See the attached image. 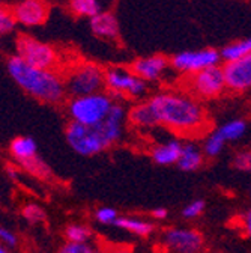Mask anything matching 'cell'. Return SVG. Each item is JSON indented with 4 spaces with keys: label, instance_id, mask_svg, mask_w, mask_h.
Here are the masks:
<instances>
[{
    "label": "cell",
    "instance_id": "obj_1",
    "mask_svg": "<svg viewBox=\"0 0 251 253\" xmlns=\"http://www.w3.org/2000/svg\"><path fill=\"white\" fill-rule=\"evenodd\" d=\"M156 125L170 133L185 137L199 139L211 133V119L203 104L186 92L163 90L147 100Z\"/></svg>",
    "mask_w": 251,
    "mask_h": 253
},
{
    "label": "cell",
    "instance_id": "obj_2",
    "mask_svg": "<svg viewBox=\"0 0 251 253\" xmlns=\"http://www.w3.org/2000/svg\"><path fill=\"white\" fill-rule=\"evenodd\" d=\"M6 68L11 79L35 100L45 104H60L67 97V87L64 76L56 70H41L26 63L17 54L9 56Z\"/></svg>",
    "mask_w": 251,
    "mask_h": 253
},
{
    "label": "cell",
    "instance_id": "obj_3",
    "mask_svg": "<svg viewBox=\"0 0 251 253\" xmlns=\"http://www.w3.org/2000/svg\"><path fill=\"white\" fill-rule=\"evenodd\" d=\"M65 137L71 149L83 157L98 155L106 149L114 146L103 122L97 125H83L71 121L67 125Z\"/></svg>",
    "mask_w": 251,
    "mask_h": 253
},
{
    "label": "cell",
    "instance_id": "obj_4",
    "mask_svg": "<svg viewBox=\"0 0 251 253\" xmlns=\"http://www.w3.org/2000/svg\"><path fill=\"white\" fill-rule=\"evenodd\" d=\"M116 100L108 92H97L84 97H74L67 104L68 116L72 122L83 125H97L111 112Z\"/></svg>",
    "mask_w": 251,
    "mask_h": 253
},
{
    "label": "cell",
    "instance_id": "obj_5",
    "mask_svg": "<svg viewBox=\"0 0 251 253\" xmlns=\"http://www.w3.org/2000/svg\"><path fill=\"white\" fill-rule=\"evenodd\" d=\"M67 93L71 97H84L106 89V70L97 63L80 62L64 76Z\"/></svg>",
    "mask_w": 251,
    "mask_h": 253
},
{
    "label": "cell",
    "instance_id": "obj_6",
    "mask_svg": "<svg viewBox=\"0 0 251 253\" xmlns=\"http://www.w3.org/2000/svg\"><path fill=\"white\" fill-rule=\"evenodd\" d=\"M106 89L114 100H142L147 95L149 83L130 67H111L106 70Z\"/></svg>",
    "mask_w": 251,
    "mask_h": 253
},
{
    "label": "cell",
    "instance_id": "obj_7",
    "mask_svg": "<svg viewBox=\"0 0 251 253\" xmlns=\"http://www.w3.org/2000/svg\"><path fill=\"white\" fill-rule=\"evenodd\" d=\"M183 83L186 93H190L191 97L197 98L199 101L216 100L227 90L223 68L219 65L186 76L183 79Z\"/></svg>",
    "mask_w": 251,
    "mask_h": 253
},
{
    "label": "cell",
    "instance_id": "obj_8",
    "mask_svg": "<svg viewBox=\"0 0 251 253\" xmlns=\"http://www.w3.org/2000/svg\"><path fill=\"white\" fill-rule=\"evenodd\" d=\"M15 54L35 68L54 70L59 67V54L56 48L47 42L35 40L29 35H20L15 41Z\"/></svg>",
    "mask_w": 251,
    "mask_h": 253
},
{
    "label": "cell",
    "instance_id": "obj_9",
    "mask_svg": "<svg viewBox=\"0 0 251 253\" xmlns=\"http://www.w3.org/2000/svg\"><path fill=\"white\" fill-rule=\"evenodd\" d=\"M221 53L215 48H200V50H186L176 53L170 57V67L183 77L200 73L203 70L218 67L221 62Z\"/></svg>",
    "mask_w": 251,
    "mask_h": 253
},
{
    "label": "cell",
    "instance_id": "obj_10",
    "mask_svg": "<svg viewBox=\"0 0 251 253\" xmlns=\"http://www.w3.org/2000/svg\"><path fill=\"white\" fill-rule=\"evenodd\" d=\"M161 243L169 253H205V237L196 228H166Z\"/></svg>",
    "mask_w": 251,
    "mask_h": 253
},
{
    "label": "cell",
    "instance_id": "obj_11",
    "mask_svg": "<svg viewBox=\"0 0 251 253\" xmlns=\"http://www.w3.org/2000/svg\"><path fill=\"white\" fill-rule=\"evenodd\" d=\"M221 68L227 90L233 93H245L251 90V54L238 60L224 62Z\"/></svg>",
    "mask_w": 251,
    "mask_h": 253
},
{
    "label": "cell",
    "instance_id": "obj_12",
    "mask_svg": "<svg viewBox=\"0 0 251 253\" xmlns=\"http://www.w3.org/2000/svg\"><path fill=\"white\" fill-rule=\"evenodd\" d=\"M131 71L137 74L142 80L153 83L161 80L170 67V59L163 54H150L136 59L131 65Z\"/></svg>",
    "mask_w": 251,
    "mask_h": 253
},
{
    "label": "cell",
    "instance_id": "obj_13",
    "mask_svg": "<svg viewBox=\"0 0 251 253\" xmlns=\"http://www.w3.org/2000/svg\"><path fill=\"white\" fill-rule=\"evenodd\" d=\"M48 3L45 0H21L12 8L15 21L26 27L42 26L48 18Z\"/></svg>",
    "mask_w": 251,
    "mask_h": 253
},
{
    "label": "cell",
    "instance_id": "obj_14",
    "mask_svg": "<svg viewBox=\"0 0 251 253\" xmlns=\"http://www.w3.org/2000/svg\"><path fill=\"white\" fill-rule=\"evenodd\" d=\"M90 29L95 37L107 41H116L120 35L119 21L110 11H101L98 15L90 18Z\"/></svg>",
    "mask_w": 251,
    "mask_h": 253
},
{
    "label": "cell",
    "instance_id": "obj_15",
    "mask_svg": "<svg viewBox=\"0 0 251 253\" xmlns=\"http://www.w3.org/2000/svg\"><path fill=\"white\" fill-rule=\"evenodd\" d=\"M182 146H183V142H180L179 139H172V140L152 146L149 155L152 158V162L160 166L178 165L180 154H182Z\"/></svg>",
    "mask_w": 251,
    "mask_h": 253
},
{
    "label": "cell",
    "instance_id": "obj_16",
    "mask_svg": "<svg viewBox=\"0 0 251 253\" xmlns=\"http://www.w3.org/2000/svg\"><path fill=\"white\" fill-rule=\"evenodd\" d=\"M203 155H205L203 149H200L194 142H191V140L183 142L182 154H180V158H179V162H178L176 166L182 172H196L205 163V157Z\"/></svg>",
    "mask_w": 251,
    "mask_h": 253
},
{
    "label": "cell",
    "instance_id": "obj_17",
    "mask_svg": "<svg viewBox=\"0 0 251 253\" xmlns=\"http://www.w3.org/2000/svg\"><path fill=\"white\" fill-rule=\"evenodd\" d=\"M114 226L140 238H146L155 232V225L150 220L139 218L137 215H119Z\"/></svg>",
    "mask_w": 251,
    "mask_h": 253
},
{
    "label": "cell",
    "instance_id": "obj_18",
    "mask_svg": "<svg viewBox=\"0 0 251 253\" xmlns=\"http://www.w3.org/2000/svg\"><path fill=\"white\" fill-rule=\"evenodd\" d=\"M128 122L137 126V128H153V126H158L147 100L137 103L128 110Z\"/></svg>",
    "mask_w": 251,
    "mask_h": 253
},
{
    "label": "cell",
    "instance_id": "obj_19",
    "mask_svg": "<svg viewBox=\"0 0 251 253\" xmlns=\"http://www.w3.org/2000/svg\"><path fill=\"white\" fill-rule=\"evenodd\" d=\"M11 152L21 163V162H26V160H30V158L36 157L38 155V146L32 137L20 136L11 142Z\"/></svg>",
    "mask_w": 251,
    "mask_h": 253
},
{
    "label": "cell",
    "instance_id": "obj_20",
    "mask_svg": "<svg viewBox=\"0 0 251 253\" xmlns=\"http://www.w3.org/2000/svg\"><path fill=\"white\" fill-rule=\"evenodd\" d=\"M247 128H248V125H247L245 119L235 118V119L224 122L223 125H219L215 130L219 133V136H221L227 143V142H236V140L242 139L247 133Z\"/></svg>",
    "mask_w": 251,
    "mask_h": 253
},
{
    "label": "cell",
    "instance_id": "obj_21",
    "mask_svg": "<svg viewBox=\"0 0 251 253\" xmlns=\"http://www.w3.org/2000/svg\"><path fill=\"white\" fill-rule=\"evenodd\" d=\"M219 53H221V59L224 62L238 60L241 57L250 56L251 54V37L238 40V41H233V42L224 45L221 50H219Z\"/></svg>",
    "mask_w": 251,
    "mask_h": 253
},
{
    "label": "cell",
    "instance_id": "obj_22",
    "mask_svg": "<svg viewBox=\"0 0 251 253\" xmlns=\"http://www.w3.org/2000/svg\"><path fill=\"white\" fill-rule=\"evenodd\" d=\"M70 9L77 17L93 18L101 12L98 0H70Z\"/></svg>",
    "mask_w": 251,
    "mask_h": 253
},
{
    "label": "cell",
    "instance_id": "obj_23",
    "mask_svg": "<svg viewBox=\"0 0 251 253\" xmlns=\"http://www.w3.org/2000/svg\"><path fill=\"white\" fill-rule=\"evenodd\" d=\"M64 234H65L67 241H71V243H87L93 237L92 228L87 226V225H83V223H70V225H67Z\"/></svg>",
    "mask_w": 251,
    "mask_h": 253
},
{
    "label": "cell",
    "instance_id": "obj_24",
    "mask_svg": "<svg viewBox=\"0 0 251 253\" xmlns=\"http://www.w3.org/2000/svg\"><path fill=\"white\" fill-rule=\"evenodd\" d=\"M29 173H32L34 176L36 178H41V179H50L53 176L51 173V169L50 166L42 160L41 157H34L30 158V160H26V162H21L20 163Z\"/></svg>",
    "mask_w": 251,
    "mask_h": 253
},
{
    "label": "cell",
    "instance_id": "obj_25",
    "mask_svg": "<svg viewBox=\"0 0 251 253\" xmlns=\"http://www.w3.org/2000/svg\"><path fill=\"white\" fill-rule=\"evenodd\" d=\"M224 146H226V140L219 136L216 130H212L203 142V154L209 158H215L223 152Z\"/></svg>",
    "mask_w": 251,
    "mask_h": 253
},
{
    "label": "cell",
    "instance_id": "obj_26",
    "mask_svg": "<svg viewBox=\"0 0 251 253\" xmlns=\"http://www.w3.org/2000/svg\"><path fill=\"white\" fill-rule=\"evenodd\" d=\"M15 26H17V21H15L12 9L5 5H0V37L12 34L15 30Z\"/></svg>",
    "mask_w": 251,
    "mask_h": 253
},
{
    "label": "cell",
    "instance_id": "obj_27",
    "mask_svg": "<svg viewBox=\"0 0 251 253\" xmlns=\"http://www.w3.org/2000/svg\"><path fill=\"white\" fill-rule=\"evenodd\" d=\"M57 253H100V249L95 244H92L90 241L87 243L67 241L59 247Z\"/></svg>",
    "mask_w": 251,
    "mask_h": 253
},
{
    "label": "cell",
    "instance_id": "obj_28",
    "mask_svg": "<svg viewBox=\"0 0 251 253\" xmlns=\"http://www.w3.org/2000/svg\"><path fill=\"white\" fill-rule=\"evenodd\" d=\"M21 214L29 221V223H32V225L44 223V221L47 220L45 211L39 205H36V204H27L26 207H23Z\"/></svg>",
    "mask_w": 251,
    "mask_h": 253
},
{
    "label": "cell",
    "instance_id": "obj_29",
    "mask_svg": "<svg viewBox=\"0 0 251 253\" xmlns=\"http://www.w3.org/2000/svg\"><path fill=\"white\" fill-rule=\"evenodd\" d=\"M232 166L244 173H251V149H241L232 158Z\"/></svg>",
    "mask_w": 251,
    "mask_h": 253
},
{
    "label": "cell",
    "instance_id": "obj_30",
    "mask_svg": "<svg viewBox=\"0 0 251 253\" xmlns=\"http://www.w3.org/2000/svg\"><path fill=\"white\" fill-rule=\"evenodd\" d=\"M205 210H206V202L203 199H194L182 208L180 214L185 220H194L200 217L205 212Z\"/></svg>",
    "mask_w": 251,
    "mask_h": 253
},
{
    "label": "cell",
    "instance_id": "obj_31",
    "mask_svg": "<svg viewBox=\"0 0 251 253\" xmlns=\"http://www.w3.org/2000/svg\"><path fill=\"white\" fill-rule=\"evenodd\" d=\"M119 215L120 214L117 212V210H114L111 207H101L95 211V220L101 225H113L114 226Z\"/></svg>",
    "mask_w": 251,
    "mask_h": 253
},
{
    "label": "cell",
    "instance_id": "obj_32",
    "mask_svg": "<svg viewBox=\"0 0 251 253\" xmlns=\"http://www.w3.org/2000/svg\"><path fill=\"white\" fill-rule=\"evenodd\" d=\"M241 228L245 232V235L251 240V208H248L241 215Z\"/></svg>",
    "mask_w": 251,
    "mask_h": 253
},
{
    "label": "cell",
    "instance_id": "obj_33",
    "mask_svg": "<svg viewBox=\"0 0 251 253\" xmlns=\"http://www.w3.org/2000/svg\"><path fill=\"white\" fill-rule=\"evenodd\" d=\"M0 241L8 244V246H11V247H14L17 244V237L9 229L0 226Z\"/></svg>",
    "mask_w": 251,
    "mask_h": 253
},
{
    "label": "cell",
    "instance_id": "obj_34",
    "mask_svg": "<svg viewBox=\"0 0 251 253\" xmlns=\"http://www.w3.org/2000/svg\"><path fill=\"white\" fill-rule=\"evenodd\" d=\"M100 253H133V250L125 246H106L100 249Z\"/></svg>",
    "mask_w": 251,
    "mask_h": 253
},
{
    "label": "cell",
    "instance_id": "obj_35",
    "mask_svg": "<svg viewBox=\"0 0 251 253\" xmlns=\"http://www.w3.org/2000/svg\"><path fill=\"white\" fill-rule=\"evenodd\" d=\"M150 214H152V217H153L155 220H164V218H167L169 211H167V208L160 207V208H155Z\"/></svg>",
    "mask_w": 251,
    "mask_h": 253
},
{
    "label": "cell",
    "instance_id": "obj_36",
    "mask_svg": "<svg viewBox=\"0 0 251 253\" xmlns=\"http://www.w3.org/2000/svg\"><path fill=\"white\" fill-rule=\"evenodd\" d=\"M0 253H9V252H8V249H6L2 243H0Z\"/></svg>",
    "mask_w": 251,
    "mask_h": 253
},
{
    "label": "cell",
    "instance_id": "obj_37",
    "mask_svg": "<svg viewBox=\"0 0 251 253\" xmlns=\"http://www.w3.org/2000/svg\"><path fill=\"white\" fill-rule=\"evenodd\" d=\"M250 198H251V193H250Z\"/></svg>",
    "mask_w": 251,
    "mask_h": 253
}]
</instances>
